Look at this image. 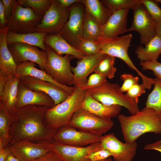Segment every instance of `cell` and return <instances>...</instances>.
Wrapping results in <instances>:
<instances>
[{
	"label": "cell",
	"instance_id": "1",
	"mask_svg": "<svg viewBox=\"0 0 161 161\" xmlns=\"http://www.w3.org/2000/svg\"><path fill=\"white\" fill-rule=\"evenodd\" d=\"M48 109L45 106L30 105L8 112L13 118L9 130L10 143L21 140L52 142L58 129L50 128L45 121Z\"/></svg>",
	"mask_w": 161,
	"mask_h": 161
},
{
	"label": "cell",
	"instance_id": "2",
	"mask_svg": "<svg viewBox=\"0 0 161 161\" xmlns=\"http://www.w3.org/2000/svg\"><path fill=\"white\" fill-rule=\"evenodd\" d=\"M117 117L126 143L136 142L140 136L147 133L161 134V117L152 109L145 107L131 116L120 114Z\"/></svg>",
	"mask_w": 161,
	"mask_h": 161
},
{
	"label": "cell",
	"instance_id": "3",
	"mask_svg": "<svg viewBox=\"0 0 161 161\" xmlns=\"http://www.w3.org/2000/svg\"><path fill=\"white\" fill-rule=\"evenodd\" d=\"M75 87L73 93L66 99L47 109L45 120L50 128L58 129L68 125L73 114L80 108L85 91Z\"/></svg>",
	"mask_w": 161,
	"mask_h": 161
},
{
	"label": "cell",
	"instance_id": "4",
	"mask_svg": "<svg viewBox=\"0 0 161 161\" xmlns=\"http://www.w3.org/2000/svg\"><path fill=\"white\" fill-rule=\"evenodd\" d=\"M116 83L107 81L100 86L86 90L94 99L107 105H118L125 107L131 115L140 111L138 103L120 91Z\"/></svg>",
	"mask_w": 161,
	"mask_h": 161
},
{
	"label": "cell",
	"instance_id": "5",
	"mask_svg": "<svg viewBox=\"0 0 161 161\" xmlns=\"http://www.w3.org/2000/svg\"><path fill=\"white\" fill-rule=\"evenodd\" d=\"M132 38V35L129 33L112 38H100L97 42L100 47V52L122 60L141 77L143 83L148 86L151 83L152 78L147 77L138 69L128 54V50Z\"/></svg>",
	"mask_w": 161,
	"mask_h": 161
},
{
	"label": "cell",
	"instance_id": "6",
	"mask_svg": "<svg viewBox=\"0 0 161 161\" xmlns=\"http://www.w3.org/2000/svg\"><path fill=\"white\" fill-rule=\"evenodd\" d=\"M43 17L36 13L31 8L24 7L15 0L7 27L9 31L17 33L34 32Z\"/></svg>",
	"mask_w": 161,
	"mask_h": 161
},
{
	"label": "cell",
	"instance_id": "7",
	"mask_svg": "<svg viewBox=\"0 0 161 161\" xmlns=\"http://www.w3.org/2000/svg\"><path fill=\"white\" fill-rule=\"evenodd\" d=\"M45 46L48 60L44 71L61 84L69 86L73 85V74L70 62L75 58L69 55H60L49 46L46 44Z\"/></svg>",
	"mask_w": 161,
	"mask_h": 161
},
{
	"label": "cell",
	"instance_id": "8",
	"mask_svg": "<svg viewBox=\"0 0 161 161\" xmlns=\"http://www.w3.org/2000/svg\"><path fill=\"white\" fill-rule=\"evenodd\" d=\"M79 130L101 136L113 126L111 119L103 118L81 109L73 114L69 124Z\"/></svg>",
	"mask_w": 161,
	"mask_h": 161
},
{
	"label": "cell",
	"instance_id": "9",
	"mask_svg": "<svg viewBox=\"0 0 161 161\" xmlns=\"http://www.w3.org/2000/svg\"><path fill=\"white\" fill-rule=\"evenodd\" d=\"M70 7H64L58 0H52L51 6L35 32H46L49 35L60 33L68 20Z\"/></svg>",
	"mask_w": 161,
	"mask_h": 161
},
{
	"label": "cell",
	"instance_id": "10",
	"mask_svg": "<svg viewBox=\"0 0 161 161\" xmlns=\"http://www.w3.org/2000/svg\"><path fill=\"white\" fill-rule=\"evenodd\" d=\"M133 19L128 32L136 31L140 35L141 45H146L157 34V23L140 3L133 10Z\"/></svg>",
	"mask_w": 161,
	"mask_h": 161
},
{
	"label": "cell",
	"instance_id": "11",
	"mask_svg": "<svg viewBox=\"0 0 161 161\" xmlns=\"http://www.w3.org/2000/svg\"><path fill=\"white\" fill-rule=\"evenodd\" d=\"M83 4L81 2L70 7L68 20L59 33L76 48L83 37L84 15Z\"/></svg>",
	"mask_w": 161,
	"mask_h": 161
},
{
	"label": "cell",
	"instance_id": "12",
	"mask_svg": "<svg viewBox=\"0 0 161 161\" xmlns=\"http://www.w3.org/2000/svg\"><path fill=\"white\" fill-rule=\"evenodd\" d=\"M101 136L78 131L68 125L58 130L54 136L53 140L66 145L82 147L100 142Z\"/></svg>",
	"mask_w": 161,
	"mask_h": 161
},
{
	"label": "cell",
	"instance_id": "13",
	"mask_svg": "<svg viewBox=\"0 0 161 161\" xmlns=\"http://www.w3.org/2000/svg\"><path fill=\"white\" fill-rule=\"evenodd\" d=\"M44 142L50 151L56 154L63 161H90L86 157L101 149L100 142L82 147L66 145L53 140Z\"/></svg>",
	"mask_w": 161,
	"mask_h": 161
},
{
	"label": "cell",
	"instance_id": "14",
	"mask_svg": "<svg viewBox=\"0 0 161 161\" xmlns=\"http://www.w3.org/2000/svg\"><path fill=\"white\" fill-rule=\"evenodd\" d=\"M16 63L17 65L26 61L33 62L38 65L41 69L46 68L48 60L46 51L39 50L37 47L21 43L8 45Z\"/></svg>",
	"mask_w": 161,
	"mask_h": 161
},
{
	"label": "cell",
	"instance_id": "15",
	"mask_svg": "<svg viewBox=\"0 0 161 161\" xmlns=\"http://www.w3.org/2000/svg\"><path fill=\"white\" fill-rule=\"evenodd\" d=\"M7 147L10 153L21 161H33L51 151L44 141L21 140L10 143Z\"/></svg>",
	"mask_w": 161,
	"mask_h": 161
},
{
	"label": "cell",
	"instance_id": "16",
	"mask_svg": "<svg viewBox=\"0 0 161 161\" xmlns=\"http://www.w3.org/2000/svg\"><path fill=\"white\" fill-rule=\"evenodd\" d=\"M101 149L106 150L112 154L114 161H132L137 147L136 142L123 143L113 133L101 136Z\"/></svg>",
	"mask_w": 161,
	"mask_h": 161
},
{
	"label": "cell",
	"instance_id": "17",
	"mask_svg": "<svg viewBox=\"0 0 161 161\" xmlns=\"http://www.w3.org/2000/svg\"><path fill=\"white\" fill-rule=\"evenodd\" d=\"M20 81L27 88L35 92L44 93L54 102V106L63 102L70 95L55 84L30 76L20 77Z\"/></svg>",
	"mask_w": 161,
	"mask_h": 161
},
{
	"label": "cell",
	"instance_id": "18",
	"mask_svg": "<svg viewBox=\"0 0 161 161\" xmlns=\"http://www.w3.org/2000/svg\"><path fill=\"white\" fill-rule=\"evenodd\" d=\"M107 55L100 52L92 55H86L77 61L75 67H71L73 74L74 87L80 89L86 83L87 78L95 70Z\"/></svg>",
	"mask_w": 161,
	"mask_h": 161
},
{
	"label": "cell",
	"instance_id": "19",
	"mask_svg": "<svg viewBox=\"0 0 161 161\" xmlns=\"http://www.w3.org/2000/svg\"><path fill=\"white\" fill-rule=\"evenodd\" d=\"M30 105L45 106L50 108L54 106V102L48 95L30 90L20 81L15 108H20Z\"/></svg>",
	"mask_w": 161,
	"mask_h": 161
},
{
	"label": "cell",
	"instance_id": "20",
	"mask_svg": "<svg viewBox=\"0 0 161 161\" xmlns=\"http://www.w3.org/2000/svg\"><path fill=\"white\" fill-rule=\"evenodd\" d=\"M129 10L125 9L114 12L106 23L102 25L100 38H112L128 32L127 17Z\"/></svg>",
	"mask_w": 161,
	"mask_h": 161
},
{
	"label": "cell",
	"instance_id": "21",
	"mask_svg": "<svg viewBox=\"0 0 161 161\" xmlns=\"http://www.w3.org/2000/svg\"><path fill=\"white\" fill-rule=\"evenodd\" d=\"M80 109L100 117L111 119L118 116L121 111V106L103 104L95 100L85 91Z\"/></svg>",
	"mask_w": 161,
	"mask_h": 161
},
{
	"label": "cell",
	"instance_id": "22",
	"mask_svg": "<svg viewBox=\"0 0 161 161\" xmlns=\"http://www.w3.org/2000/svg\"><path fill=\"white\" fill-rule=\"evenodd\" d=\"M9 31L7 27L0 28V75L11 76L17 74V65L7 44V36Z\"/></svg>",
	"mask_w": 161,
	"mask_h": 161
},
{
	"label": "cell",
	"instance_id": "23",
	"mask_svg": "<svg viewBox=\"0 0 161 161\" xmlns=\"http://www.w3.org/2000/svg\"><path fill=\"white\" fill-rule=\"evenodd\" d=\"M36 64L30 61H26L17 65L16 72L20 77L30 76L53 83L63 89L69 95L73 92L75 87L61 84L55 80L44 71L35 67Z\"/></svg>",
	"mask_w": 161,
	"mask_h": 161
},
{
	"label": "cell",
	"instance_id": "24",
	"mask_svg": "<svg viewBox=\"0 0 161 161\" xmlns=\"http://www.w3.org/2000/svg\"><path fill=\"white\" fill-rule=\"evenodd\" d=\"M44 41L45 44L51 47L60 55H69L79 60L86 56L84 53L70 44L59 33L47 35Z\"/></svg>",
	"mask_w": 161,
	"mask_h": 161
},
{
	"label": "cell",
	"instance_id": "25",
	"mask_svg": "<svg viewBox=\"0 0 161 161\" xmlns=\"http://www.w3.org/2000/svg\"><path fill=\"white\" fill-rule=\"evenodd\" d=\"M47 34L46 32H36L19 34L9 31L7 36V45L14 43L26 44L38 47L42 50L46 51L44 39Z\"/></svg>",
	"mask_w": 161,
	"mask_h": 161
},
{
	"label": "cell",
	"instance_id": "26",
	"mask_svg": "<svg viewBox=\"0 0 161 161\" xmlns=\"http://www.w3.org/2000/svg\"><path fill=\"white\" fill-rule=\"evenodd\" d=\"M20 78L18 74L11 76L7 82L0 97V102L2 103L8 112L16 108Z\"/></svg>",
	"mask_w": 161,
	"mask_h": 161
},
{
	"label": "cell",
	"instance_id": "27",
	"mask_svg": "<svg viewBox=\"0 0 161 161\" xmlns=\"http://www.w3.org/2000/svg\"><path fill=\"white\" fill-rule=\"evenodd\" d=\"M135 53L140 61L157 60L161 54V38L157 34L144 47H137Z\"/></svg>",
	"mask_w": 161,
	"mask_h": 161
},
{
	"label": "cell",
	"instance_id": "28",
	"mask_svg": "<svg viewBox=\"0 0 161 161\" xmlns=\"http://www.w3.org/2000/svg\"><path fill=\"white\" fill-rule=\"evenodd\" d=\"M85 7L84 12L103 25L107 21L110 15L108 9L98 0H81Z\"/></svg>",
	"mask_w": 161,
	"mask_h": 161
},
{
	"label": "cell",
	"instance_id": "29",
	"mask_svg": "<svg viewBox=\"0 0 161 161\" xmlns=\"http://www.w3.org/2000/svg\"><path fill=\"white\" fill-rule=\"evenodd\" d=\"M13 121L12 116L2 103L0 102V145L4 148L10 142L9 130Z\"/></svg>",
	"mask_w": 161,
	"mask_h": 161
},
{
	"label": "cell",
	"instance_id": "30",
	"mask_svg": "<svg viewBox=\"0 0 161 161\" xmlns=\"http://www.w3.org/2000/svg\"><path fill=\"white\" fill-rule=\"evenodd\" d=\"M102 25L84 12L82 38L98 42L102 33Z\"/></svg>",
	"mask_w": 161,
	"mask_h": 161
},
{
	"label": "cell",
	"instance_id": "31",
	"mask_svg": "<svg viewBox=\"0 0 161 161\" xmlns=\"http://www.w3.org/2000/svg\"><path fill=\"white\" fill-rule=\"evenodd\" d=\"M154 88L148 95L145 103L146 107L154 109L161 116V79L156 77L154 79Z\"/></svg>",
	"mask_w": 161,
	"mask_h": 161
},
{
	"label": "cell",
	"instance_id": "32",
	"mask_svg": "<svg viewBox=\"0 0 161 161\" xmlns=\"http://www.w3.org/2000/svg\"><path fill=\"white\" fill-rule=\"evenodd\" d=\"M140 0H102V3L108 9L110 16L114 12L122 9L133 10L140 4Z\"/></svg>",
	"mask_w": 161,
	"mask_h": 161
},
{
	"label": "cell",
	"instance_id": "33",
	"mask_svg": "<svg viewBox=\"0 0 161 161\" xmlns=\"http://www.w3.org/2000/svg\"><path fill=\"white\" fill-rule=\"evenodd\" d=\"M115 58L107 55L95 68L94 72L109 79L113 78L117 69L114 66Z\"/></svg>",
	"mask_w": 161,
	"mask_h": 161
},
{
	"label": "cell",
	"instance_id": "34",
	"mask_svg": "<svg viewBox=\"0 0 161 161\" xmlns=\"http://www.w3.org/2000/svg\"><path fill=\"white\" fill-rule=\"evenodd\" d=\"M24 7H29L37 14L44 16L52 4V0H18Z\"/></svg>",
	"mask_w": 161,
	"mask_h": 161
},
{
	"label": "cell",
	"instance_id": "35",
	"mask_svg": "<svg viewBox=\"0 0 161 161\" xmlns=\"http://www.w3.org/2000/svg\"><path fill=\"white\" fill-rule=\"evenodd\" d=\"M76 48L86 55H94L100 52V47L98 42L83 38L80 40Z\"/></svg>",
	"mask_w": 161,
	"mask_h": 161
},
{
	"label": "cell",
	"instance_id": "36",
	"mask_svg": "<svg viewBox=\"0 0 161 161\" xmlns=\"http://www.w3.org/2000/svg\"><path fill=\"white\" fill-rule=\"evenodd\" d=\"M152 18L157 23H161V9L156 0H140Z\"/></svg>",
	"mask_w": 161,
	"mask_h": 161
},
{
	"label": "cell",
	"instance_id": "37",
	"mask_svg": "<svg viewBox=\"0 0 161 161\" xmlns=\"http://www.w3.org/2000/svg\"><path fill=\"white\" fill-rule=\"evenodd\" d=\"M107 81L105 77L95 73L90 75L86 83L80 89L86 91L98 87Z\"/></svg>",
	"mask_w": 161,
	"mask_h": 161
},
{
	"label": "cell",
	"instance_id": "38",
	"mask_svg": "<svg viewBox=\"0 0 161 161\" xmlns=\"http://www.w3.org/2000/svg\"><path fill=\"white\" fill-rule=\"evenodd\" d=\"M140 64L143 70L152 71L156 77L161 79V63L157 60L140 61Z\"/></svg>",
	"mask_w": 161,
	"mask_h": 161
},
{
	"label": "cell",
	"instance_id": "39",
	"mask_svg": "<svg viewBox=\"0 0 161 161\" xmlns=\"http://www.w3.org/2000/svg\"><path fill=\"white\" fill-rule=\"evenodd\" d=\"M120 78L123 81L120 87V91L123 93L127 92L133 85L138 83L139 77H134L131 74H124L120 76Z\"/></svg>",
	"mask_w": 161,
	"mask_h": 161
},
{
	"label": "cell",
	"instance_id": "40",
	"mask_svg": "<svg viewBox=\"0 0 161 161\" xmlns=\"http://www.w3.org/2000/svg\"><path fill=\"white\" fill-rule=\"evenodd\" d=\"M146 89L143 83L140 84L138 83L132 86L126 94L136 103H138L139 97L145 92Z\"/></svg>",
	"mask_w": 161,
	"mask_h": 161
},
{
	"label": "cell",
	"instance_id": "41",
	"mask_svg": "<svg viewBox=\"0 0 161 161\" xmlns=\"http://www.w3.org/2000/svg\"><path fill=\"white\" fill-rule=\"evenodd\" d=\"M112 156L108 151L103 149H100L91 153L86 157L90 161H99L105 160Z\"/></svg>",
	"mask_w": 161,
	"mask_h": 161
},
{
	"label": "cell",
	"instance_id": "42",
	"mask_svg": "<svg viewBox=\"0 0 161 161\" xmlns=\"http://www.w3.org/2000/svg\"><path fill=\"white\" fill-rule=\"evenodd\" d=\"M4 11L5 17L7 23L12 14L15 0H1Z\"/></svg>",
	"mask_w": 161,
	"mask_h": 161
},
{
	"label": "cell",
	"instance_id": "43",
	"mask_svg": "<svg viewBox=\"0 0 161 161\" xmlns=\"http://www.w3.org/2000/svg\"><path fill=\"white\" fill-rule=\"evenodd\" d=\"M33 161H63L55 153L51 151L44 156Z\"/></svg>",
	"mask_w": 161,
	"mask_h": 161
},
{
	"label": "cell",
	"instance_id": "44",
	"mask_svg": "<svg viewBox=\"0 0 161 161\" xmlns=\"http://www.w3.org/2000/svg\"><path fill=\"white\" fill-rule=\"evenodd\" d=\"M7 27L5 17L4 7L1 0H0V28H4Z\"/></svg>",
	"mask_w": 161,
	"mask_h": 161
},
{
	"label": "cell",
	"instance_id": "45",
	"mask_svg": "<svg viewBox=\"0 0 161 161\" xmlns=\"http://www.w3.org/2000/svg\"><path fill=\"white\" fill-rule=\"evenodd\" d=\"M146 150H154L161 153V140H159L152 143L146 145L144 148Z\"/></svg>",
	"mask_w": 161,
	"mask_h": 161
},
{
	"label": "cell",
	"instance_id": "46",
	"mask_svg": "<svg viewBox=\"0 0 161 161\" xmlns=\"http://www.w3.org/2000/svg\"><path fill=\"white\" fill-rule=\"evenodd\" d=\"M10 77L0 75V97L2 95L4 87Z\"/></svg>",
	"mask_w": 161,
	"mask_h": 161
},
{
	"label": "cell",
	"instance_id": "47",
	"mask_svg": "<svg viewBox=\"0 0 161 161\" xmlns=\"http://www.w3.org/2000/svg\"><path fill=\"white\" fill-rule=\"evenodd\" d=\"M61 4L64 7L68 8L73 4L81 2V0H58Z\"/></svg>",
	"mask_w": 161,
	"mask_h": 161
},
{
	"label": "cell",
	"instance_id": "48",
	"mask_svg": "<svg viewBox=\"0 0 161 161\" xmlns=\"http://www.w3.org/2000/svg\"><path fill=\"white\" fill-rule=\"evenodd\" d=\"M9 153L7 147L0 148V161H4Z\"/></svg>",
	"mask_w": 161,
	"mask_h": 161
},
{
	"label": "cell",
	"instance_id": "49",
	"mask_svg": "<svg viewBox=\"0 0 161 161\" xmlns=\"http://www.w3.org/2000/svg\"><path fill=\"white\" fill-rule=\"evenodd\" d=\"M4 161H21L10 153L8 154Z\"/></svg>",
	"mask_w": 161,
	"mask_h": 161
},
{
	"label": "cell",
	"instance_id": "50",
	"mask_svg": "<svg viewBox=\"0 0 161 161\" xmlns=\"http://www.w3.org/2000/svg\"><path fill=\"white\" fill-rule=\"evenodd\" d=\"M156 30L157 34L161 38V23H157Z\"/></svg>",
	"mask_w": 161,
	"mask_h": 161
},
{
	"label": "cell",
	"instance_id": "51",
	"mask_svg": "<svg viewBox=\"0 0 161 161\" xmlns=\"http://www.w3.org/2000/svg\"><path fill=\"white\" fill-rule=\"evenodd\" d=\"M106 161H113L112 158L110 157L106 159Z\"/></svg>",
	"mask_w": 161,
	"mask_h": 161
},
{
	"label": "cell",
	"instance_id": "52",
	"mask_svg": "<svg viewBox=\"0 0 161 161\" xmlns=\"http://www.w3.org/2000/svg\"><path fill=\"white\" fill-rule=\"evenodd\" d=\"M156 0L158 3H160L161 4V0Z\"/></svg>",
	"mask_w": 161,
	"mask_h": 161
},
{
	"label": "cell",
	"instance_id": "53",
	"mask_svg": "<svg viewBox=\"0 0 161 161\" xmlns=\"http://www.w3.org/2000/svg\"><path fill=\"white\" fill-rule=\"evenodd\" d=\"M106 159L102 160H100V161H106Z\"/></svg>",
	"mask_w": 161,
	"mask_h": 161
},
{
	"label": "cell",
	"instance_id": "54",
	"mask_svg": "<svg viewBox=\"0 0 161 161\" xmlns=\"http://www.w3.org/2000/svg\"><path fill=\"white\" fill-rule=\"evenodd\" d=\"M161 117V116H160Z\"/></svg>",
	"mask_w": 161,
	"mask_h": 161
}]
</instances>
